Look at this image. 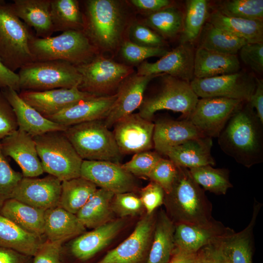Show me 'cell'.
I'll return each instance as SVG.
<instances>
[{"label": "cell", "instance_id": "6da1fadb", "mask_svg": "<svg viewBox=\"0 0 263 263\" xmlns=\"http://www.w3.org/2000/svg\"><path fill=\"white\" fill-rule=\"evenodd\" d=\"M217 138L222 151L244 167L263 162V123L248 102L234 111Z\"/></svg>", "mask_w": 263, "mask_h": 263}, {"label": "cell", "instance_id": "7a4b0ae2", "mask_svg": "<svg viewBox=\"0 0 263 263\" xmlns=\"http://www.w3.org/2000/svg\"><path fill=\"white\" fill-rule=\"evenodd\" d=\"M177 167L172 189L165 196L167 214L174 224L212 225L217 220L212 216V204L205 190L194 180L188 169Z\"/></svg>", "mask_w": 263, "mask_h": 263}, {"label": "cell", "instance_id": "3957f363", "mask_svg": "<svg viewBox=\"0 0 263 263\" xmlns=\"http://www.w3.org/2000/svg\"><path fill=\"white\" fill-rule=\"evenodd\" d=\"M85 3L83 32L97 49L112 50L120 43L124 16L117 1L88 0Z\"/></svg>", "mask_w": 263, "mask_h": 263}, {"label": "cell", "instance_id": "277c9868", "mask_svg": "<svg viewBox=\"0 0 263 263\" xmlns=\"http://www.w3.org/2000/svg\"><path fill=\"white\" fill-rule=\"evenodd\" d=\"M29 47L34 61L60 60L75 66L87 63L97 55V49L80 31L64 32L47 38L32 33Z\"/></svg>", "mask_w": 263, "mask_h": 263}, {"label": "cell", "instance_id": "5b68a950", "mask_svg": "<svg viewBox=\"0 0 263 263\" xmlns=\"http://www.w3.org/2000/svg\"><path fill=\"white\" fill-rule=\"evenodd\" d=\"M44 172L61 182L80 177L83 160L63 132L34 137Z\"/></svg>", "mask_w": 263, "mask_h": 263}, {"label": "cell", "instance_id": "8992f818", "mask_svg": "<svg viewBox=\"0 0 263 263\" xmlns=\"http://www.w3.org/2000/svg\"><path fill=\"white\" fill-rule=\"evenodd\" d=\"M63 132L83 160L119 164L122 154L113 132L102 120L70 126Z\"/></svg>", "mask_w": 263, "mask_h": 263}, {"label": "cell", "instance_id": "52a82bcc", "mask_svg": "<svg viewBox=\"0 0 263 263\" xmlns=\"http://www.w3.org/2000/svg\"><path fill=\"white\" fill-rule=\"evenodd\" d=\"M32 33L16 15L11 3L0 0V58L13 72L34 61L29 47Z\"/></svg>", "mask_w": 263, "mask_h": 263}, {"label": "cell", "instance_id": "ba28073f", "mask_svg": "<svg viewBox=\"0 0 263 263\" xmlns=\"http://www.w3.org/2000/svg\"><path fill=\"white\" fill-rule=\"evenodd\" d=\"M21 91H43L78 86L81 75L75 66L60 60L34 61L20 68Z\"/></svg>", "mask_w": 263, "mask_h": 263}, {"label": "cell", "instance_id": "9c48e42d", "mask_svg": "<svg viewBox=\"0 0 263 263\" xmlns=\"http://www.w3.org/2000/svg\"><path fill=\"white\" fill-rule=\"evenodd\" d=\"M162 76L160 89L143 100L138 113L151 120L156 112L168 110L181 113L183 119H187L194 109L198 97L190 83L166 74Z\"/></svg>", "mask_w": 263, "mask_h": 263}, {"label": "cell", "instance_id": "30bf717a", "mask_svg": "<svg viewBox=\"0 0 263 263\" xmlns=\"http://www.w3.org/2000/svg\"><path fill=\"white\" fill-rule=\"evenodd\" d=\"M75 66L81 75L78 88L96 96L108 95L132 73L131 67L98 55Z\"/></svg>", "mask_w": 263, "mask_h": 263}, {"label": "cell", "instance_id": "8fae6325", "mask_svg": "<svg viewBox=\"0 0 263 263\" xmlns=\"http://www.w3.org/2000/svg\"><path fill=\"white\" fill-rule=\"evenodd\" d=\"M190 85L199 97H220L248 102L256 85V78L246 72L217 76L194 77Z\"/></svg>", "mask_w": 263, "mask_h": 263}, {"label": "cell", "instance_id": "7c38bea8", "mask_svg": "<svg viewBox=\"0 0 263 263\" xmlns=\"http://www.w3.org/2000/svg\"><path fill=\"white\" fill-rule=\"evenodd\" d=\"M156 215L146 213L126 240L95 263H141L150 250Z\"/></svg>", "mask_w": 263, "mask_h": 263}, {"label": "cell", "instance_id": "4fadbf2b", "mask_svg": "<svg viewBox=\"0 0 263 263\" xmlns=\"http://www.w3.org/2000/svg\"><path fill=\"white\" fill-rule=\"evenodd\" d=\"M242 101L214 97L198 99L187 119L204 135L217 137L228 119Z\"/></svg>", "mask_w": 263, "mask_h": 263}, {"label": "cell", "instance_id": "5bb4252c", "mask_svg": "<svg viewBox=\"0 0 263 263\" xmlns=\"http://www.w3.org/2000/svg\"><path fill=\"white\" fill-rule=\"evenodd\" d=\"M113 126V133L122 154H135L153 148L154 123L138 113L121 118Z\"/></svg>", "mask_w": 263, "mask_h": 263}, {"label": "cell", "instance_id": "9a60e30c", "mask_svg": "<svg viewBox=\"0 0 263 263\" xmlns=\"http://www.w3.org/2000/svg\"><path fill=\"white\" fill-rule=\"evenodd\" d=\"M80 177L114 194L134 192L137 188L133 176L121 164L111 161L83 160Z\"/></svg>", "mask_w": 263, "mask_h": 263}, {"label": "cell", "instance_id": "2e32d148", "mask_svg": "<svg viewBox=\"0 0 263 263\" xmlns=\"http://www.w3.org/2000/svg\"><path fill=\"white\" fill-rule=\"evenodd\" d=\"M62 182L49 175L43 178L23 177L12 198L45 211L58 206Z\"/></svg>", "mask_w": 263, "mask_h": 263}, {"label": "cell", "instance_id": "e0dca14e", "mask_svg": "<svg viewBox=\"0 0 263 263\" xmlns=\"http://www.w3.org/2000/svg\"><path fill=\"white\" fill-rule=\"evenodd\" d=\"M194 55L190 44L181 43L155 62H143L138 66L137 74L141 75L166 74L190 83L194 78Z\"/></svg>", "mask_w": 263, "mask_h": 263}, {"label": "cell", "instance_id": "ac0fdd59", "mask_svg": "<svg viewBox=\"0 0 263 263\" xmlns=\"http://www.w3.org/2000/svg\"><path fill=\"white\" fill-rule=\"evenodd\" d=\"M235 231L216 221L210 225L185 223L175 224V248L185 252L194 254L203 247L220 242Z\"/></svg>", "mask_w": 263, "mask_h": 263}, {"label": "cell", "instance_id": "d6986e66", "mask_svg": "<svg viewBox=\"0 0 263 263\" xmlns=\"http://www.w3.org/2000/svg\"><path fill=\"white\" fill-rule=\"evenodd\" d=\"M19 96L45 117L56 114L80 101L95 96L77 86L43 91H21Z\"/></svg>", "mask_w": 263, "mask_h": 263}, {"label": "cell", "instance_id": "ffe728a7", "mask_svg": "<svg viewBox=\"0 0 263 263\" xmlns=\"http://www.w3.org/2000/svg\"><path fill=\"white\" fill-rule=\"evenodd\" d=\"M162 75H141L136 73L126 78L118 88L116 100L103 121L105 125L109 129L118 120L139 108L149 83Z\"/></svg>", "mask_w": 263, "mask_h": 263}, {"label": "cell", "instance_id": "44dd1931", "mask_svg": "<svg viewBox=\"0 0 263 263\" xmlns=\"http://www.w3.org/2000/svg\"><path fill=\"white\" fill-rule=\"evenodd\" d=\"M3 154L19 166L24 177H37L44 172L33 137L17 129L0 141Z\"/></svg>", "mask_w": 263, "mask_h": 263}, {"label": "cell", "instance_id": "7402d4cb", "mask_svg": "<svg viewBox=\"0 0 263 263\" xmlns=\"http://www.w3.org/2000/svg\"><path fill=\"white\" fill-rule=\"evenodd\" d=\"M116 98V94L95 96L76 103L46 118L66 127L84 122L104 119Z\"/></svg>", "mask_w": 263, "mask_h": 263}, {"label": "cell", "instance_id": "603a6c76", "mask_svg": "<svg viewBox=\"0 0 263 263\" xmlns=\"http://www.w3.org/2000/svg\"><path fill=\"white\" fill-rule=\"evenodd\" d=\"M0 90L14 110L18 129L34 137L51 132H64L68 128L42 115L26 103L13 89L6 88Z\"/></svg>", "mask_w": 263, "mask_h": 263}, {"label": "cell", "instance_id": "cb8c5ba5", "mask_svg": "<svg viewBox=\"0 0 263 263\" xmlns=\"http://www.w3.org/2000/svg\"><path fill=\"white\" fill-rule=\"evenodd\" d=\"M124 225V219H118L83 233L71 242V254L80 261L90 259L111 242Z\"/></svg>", "mask_w": 263, "mask_h": 263}, {"label": "cell", "instance_id": "d4e9b609", "mask_svg": "<svg viewBox=\"0 0 263 263\" xmlns=\"http://www.w3.org/2000/svg\"><path fill=\"white\" fill-rule=\"evenodd\" d=\"M154 123L153 148L161 155L188 140L205 136L188 119L164 118Z\"/></svg>", "mask_w": 263, "mask_h": 263}, {"label": "cell", "instance_id": "484cf974", "mask_svg": "<svg viewBox=\"0 0 263 263\" xmlns=\"http://www.w3.org/2000/svg\"><path fill=\"white\" fill-rule=\"evenodd\" d=\"M16 15L39 38L54 33L51 18V0H14L11 3Z\"/></svg>", "mask_w": 263, "mask_h": 263}, {"label": "cell", "instance_id": "4316f807", "mask_svg": "<svg viewBox=\"0 0 263 263\" xmlns=\"http://www.w3.org/2000/svg\"><path fill=\"white\" fill-rule=\"evenodd\" d=\"M212 140L202 136L190 139L169 149L166 155L177 166L188 169L206 165L214 166L211 155Z\"/></svg>", "mask_w": 263, "mask_h": 263}, {"label": "cell", "instance_id": "83f0119b", "mask_svg": "<svg viewBox=\"0 0 263 263\" xmlns=\"http://www.w3.org/2000/svg\"><path fill=\"white\" fill-rule=\"evenodd\" d=\"M240 63L237 55L222 54L199 47L195 52L194 77L205 78L237 73Z\"/></svg>", "mask_w": 263, "mask_h": 263}, {"label": "cell", "instance_id": "f1b7e54d", "mask_svg": "<svg viewBox=\"0 0 263 263\" xmlns=\"http://www.w3.org/2000/svg\"><path fill=\"white\" fill-rule=\"evenodd\" d=\"M75 214L57 206L44 212V236L51 241L63 243L86 232Z\"/></svg>", "mask_w": 263, "mask_h": 263}, {"label": "cell", "instance_id": "f546056e", "mask_svg": "<svg viewBox=\"0 0 263 263\" xmlns=\"http://www.w3.org/2000/svg\"><path fill=\"white\" fill-rule=\"evenodd\" d=\"M175 224L166 212L156 215L152 239L146 263H168L175 248Z\"/></svg>", "mask_w": 263, "mask_h": 263}, {"label": "cell", "instance_id": "4dcf8cb0", "mask_svg": "<svg viewBox=\"0 0 263 263\" xmlns=\"http://www.w3.org/2000/svg\"><path fill=\"white\" fill-rule=\"evenodd\" d=\"M43 236L24 230L0 214V247L33 257L44 241Z\"/></svg>", "mask_w": 263, "mask_h": 263}, {"label": "cell", "instance_id": "1f68e13d", "mask_svg": "<svg viewBox=\"0 0 263 263\" xmlns=\"http://www.w3.org/2000/svg\"><path fill=\"white\" fill-rule=\"evenodd\" d=\"M44 212L13 198L0 207V215L24 230L39 236H44Z\"/></svg>", "mask_w": 263, "mask_h": 263}, {"label": "cell", "instance_id": "d6a6232c", "mask_svg": "<svg viewBox=\"0 0 263 263\" xmlns=\"http://www.w3.org/2000/svg\"><path fill=\"white\" fill-rule=\"evenodd\" d=\"M114 195L109 190L97 189L75 214L80 223L86 228L94 229L111 221Z\"/></svg>", "mask_w": 263, "mask_h": 263}, {"label": "cell", "instance_id": "836d02e7", "mask_svg": "<svg viewBox=\"0 0 263 263\" xmlns=\"http://www.w3.org/2000/svg\"><path fill=\"white\" fill-rule=\"evenodd\" d=\"M208 22L247 43L263 42V21L225 16L217 10L209 14Z\"/></svg>", "mask_w": 263, "mask_h": 263}, {"label": "cell", "instance_id": "e575fe53", "mask_svg": "<svg viewBox=\"0 0 263 263\" xmlns=\"http://www.w3.org/2000/svg\"><path fill=\"white\" fill-rule=\"evenodd\" d=\"M51 18L54 32L83 31L84 19L76 0H51Z\"/></svg>", "mask_w": 263, "mask_h": 263}, {"label": "cell", "instance_id": "d590c367", "mask_svg": "<svg viewBox=\"0 0 263 263\" xmlns=\"http://www.w3.org/2000/svg\"><path fill=\"white\" fill-rule=\"evenodd\" d=\"M97 189L95 185L81 177L62 181L58 206L76 214Z\"/></svg>", "mask_w": 263, "mask_h": 263}, {"label": "cell", "instance_id": "8d00e7d4", "mask_svg": "<svg viewBox=\"0 0 263 263\" xmlns=\"http://www.w3.org/2000/svg\"><path fill=\"white\" fill-rule=\"evenodd\" d=\"M199 47L222 54L237 55L241 48L247 42L209 22L206 24Z\"/></svg>", "mask_w": 263, "mask_h": 263}, {"label": "cell", "instance_id": "74e56055", "mask_svg": "<svg viewBox=\"0 0 263 263\" xmlns=\"http://www.w3.org/2000/svg\"><path fill=\"white\" fill-rule=\"evenodd\" d=\"M209 14L207 0L186 1L183 27L181 33V43L191 44L198 38Z\"/></svg>", "mask_w": 263, "mask_h": 263}, {"label": "cell", "instance_id": "f35d334b", "mask_svg": "<svg viewBox=\"0 0 263 263\" xmlns=\"http://www.w3.org/2000/svg\"><path fill=\"white\" fill-rule=\"evenodd\" d=\"M194 180L204 190L217 195H225L233 187L229 180V171L225 168H214L206 165L188 169Z\"/></svg>", "mask_w": 263, "mask_h": 263}, {"label": "cell", "instance_id": "ab89813d", "mask_svg": "<svg viewBox=\"0 0 263 263\" xmlns=\"http://www.w3.org/2000/svg\"><path fill=\"white\" fill-rule=\"evenodd\" d=\"M184 15L177 8L169 6L150 13L145 23L161 37L171 38L182 32Z\"/></svg>", "mask_w": 263, "mask_h": 263}, {"label": "cell", "instance_id": "60d3db41", "mask_svg": "<svg viewBox=\"0 0 263 263\" xmlns=\"http://www.w3.org/2000/svg\"><path fill=\"white\" fill-rule=\"evenodd\" d=\"M215 10L231 17L263 21V0L221 1Z\"/></svg>", "mask_w": 263, "mask_h": 263}, {"label": "cell", "instance_id": "b9f144b4", "mask_svg": "<svg viewBox=\"0 0 263 263\" xmlns=\"http://www.w3.org/2000/svg\"><path fill=\"white\" fill-rule=\"evenodd\" d=\"M23 177L22 173L12 168L2 151L0 143V207L12 198L15 189Z\"/></svg>", "mask_w": 263, "mask_h": 263}, {"label": "cell", "instance_id": "7bdbcfd3", "mask_svg": "<svg viewBox=\"0 0 263 263\" xmlns=\"http://www.w3.org/2000/svg\"><path fill=\"white\" fill-rule=\"evenodd\" d=\"M161 158V155L155 150L142 151L135 153L130 161L121 166L132 175L148 177Z\"/></svg>", "mask_w": 263, "mask_h": 263}, {"label": "cell", "instance_id": "ee69618b", "mask_svg": "<svg viewBox=\"0 0 263 263\" xmlns=\"http://www.w3.org/2000/svg\"><path fill=\"white\" fill-rule=\"evenodd\" d=\"M177 173V166L170 159L161 158L150 172L148 178L164 189L165 194L170 192Z\"/></svg>", "mask_w": 263, "mask_h": 263}, {"label": "cell", "instance_id": "f6af8a7d", "mask_svg": "<svg viewBox=\"0 0 263 263\" xmlns=\"http://www.w3.org/2000/svg\"><path fill=\"white\" fill-rule=\"evenodd\" d=\"M168 51L163 47H147L127 41L121 46L122 56L130 63H138L153 56H162Z\"/></svg>", "mask_w": 263, "mask_h": 263}, {"label": "cell", "instance_id": "bcb514c9", "mask_svg": "<svg viewBox=\"0 0 263 263\" xmlns=\"http://www.w3.org/2000/svg\"><path fill=\"white\" fill-rule=\"evenodd\" d=\"M111 207L113 212L121 217L135 215L144 207L140 197L134 192L114 194Z\"/></svg>", "mask_w": 263, "mask_h": 263}, {"label": "cell", "instance_id": "7dc6e473", "mask_svg": "<svg viewBox=\"0 0 263 263\" xmlns=\"http://www.w3.org/2000/svg\"><path fill=\"white\" fill-rule=\"evenodd\" d=\"M140 198L146 213L150 214L164 204L165 192L162 188L153 181L142 188Z\"/></svg>", "mask_w": 263, "mask_h": 263}, {"label": "cell", "instance_id": "c3c4849f", "mask_svg": "<svg viewBox=\"0 0 263 263\" xmlns=\"http://www.w3.org/2000/svg\"><path fill=\"white\" fill-rule=\"evenodd\" d=\"M243 62L255 72H263V42L247 43L239 51Z\"/></svg>", "mask_w": 263, "mask_h": 263}, {"label": "cell", "instance_id": "681fc988", "mask_svg": "<svg viewBox=\"0 0 263 263\" xmlns=\"http://www.w3.org/2000/svg\"><path fill=\"white\" fill-rule=\"evenodd\" d=\"M18 129L14 110L0 90V141Z\"/></svg>", "mask_w": 263, "mask_h": 263}, {"label": "cell", "instance_id": "f907efd6", "mask_svg": "<svg viewBox=\"0 0 263 263\" xmlns=\"http://www.w3.org/2000/svg\"><path fill=\"white\" fill-rule=\"evenodd\" d=\"M62 241H44L36 254L32 263H62L61 260Z\"/></svg>", "mask_w": 263, "mask_h": 263}, {"label": "cell", "instance_id": "816d5d0a", "mask_svg": "<svg viewBox=\"0 0 263 263\" xmlns=\"http://www.w3.org/2000/svg\"><path fill=\"white\" fill-rule=\"evenodd\" d=\"M131 37L135 43L147 47H162V37L148 27L139 24L133 25L131 29Z\"/></svg>", "mask_w": 263, "mask_h": 263}, {"label": "cell", "instance_id": "f5cc1de1", "mask_svg": "<svg viewBox=\"0 0 263 263\" xmlns=\"http://www.w3.org/2000/svg\"><path fill=\"white\" fill-rule=\"evenodd\" d=\"M221 241L199 250L196 253L195 263H229L221 248Z\"/></svg>", "mask_w": 263, "mask_h": 263}, {"label": "cell", "instance_id": "db71d44e", "mask_svg": "<svg viewBox=\"0 0 263 263\" xmlns=\"http://www.w3.org/2000/svg\"><path fill=\"white\" fill-rule=\"evenodd\" d=\"M6 88L20 92L19 77L17 73L7 67L0 58V90Z\"/></svg>", "mask_w": 263, "mask_h": 263}, {"label": "cell", "instance_id": "11a10c76", "mask_svg": "<svg viewBox=\"0 0 263 263\" xmlns=\"http://www.w3.org/2000/svg\"><path fill=\"white\" fill-rule=\"evenodd\" d=\"M33 257L16 250L0 247V263H32Z\"/></svg>", "mask_w": 263, "mask_h": 263}, {"label": "cell", "instance_id": "9f6ffc18", "mask_svg": "<svg viewBox=\"0 0 263 263\" xmlns=\"http://www.w3.org/2000/svg\"><path fill=\"white\" fill-rule=\"evenodd\" d=\"M254 109L258 118L263 123V82L256 78L255 90L248 101Z\"/></svg>", "mask_w": 263, "mask_h": 263}, {"label": "cell", "instance_id": "6f0895ef", "mask_svg": "<svg viewBox=\"0 0 263 263\" xmlns=\"http://www.w3.org/2000/svg\"><path fill=\"white\" fill-rule=\"evenodd\" d=\"M131 2L137 8L150 14L170 5L169 0H132Z\"/></svg>", "mask_w": 263, "mask_h": 263}, {"label": "cell", "instance_id": "680465c9", "mask_svg": "<svg viewBox=\"0 0 263 263\" xmlns=\"http://www.w3.org/2000/svg\"><path fill=\"white\" fill-rule=\"evenodd\" d=\"M196 253H188L175 248L168 263H195Z\"/></svg>", "mask_w": 263, "mask_h": 263}]
</instances>
